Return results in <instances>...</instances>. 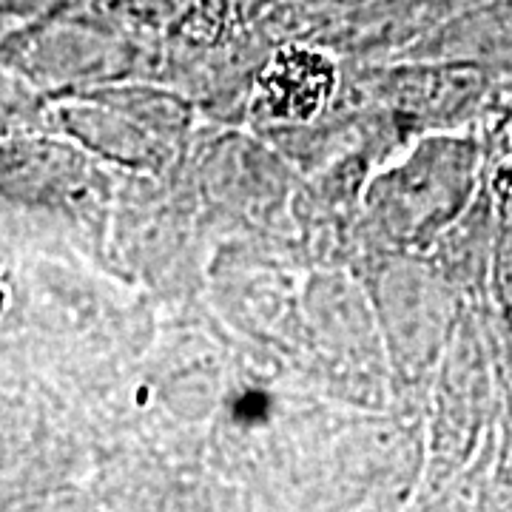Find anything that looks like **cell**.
Listing matches in <instances>:
<instances>
[{
	"instance_id": "1",
	"label": "cell",
	"mask_w": 512,
	"mask_h": 512,
	"mask_svg": "<svg viewBox=\"0 0 512 512\" xmlns=\"http://www.w3.org/2000/svg\"><path fill=\"white\" fill-rule=\"evenodd\" d=\"M336 86L328 55L305 46L279 49L259 77V100L279 120H311Z\"/></svg>"
}]
</instances>
